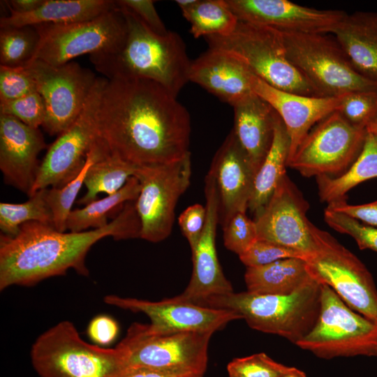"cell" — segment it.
I'll use <instances>...</instances> for the list:
<instances>
[{
	"label": "cell",
	"instance_id": "1",
	"mask_svg": "<svg viewBox=\"0 0 377 377\" xmlns=\"http://www.w3.org/2000/svg\"><path fill=\"white\" fill-rule=\"evenodd\" d=\"M96 131L108 154L136 167L169 164L190 153L188 110L149 80L107 79Z\"/></svg>",
	"mask_w": 377,
	"mask_h": 377
},
{
	"label": "cell",
	"instance_id": "2",
	"mask_svg": "<svg viewBox=\"0 0 377 377\" xmlns=\"http://www.w3.org/2000/svg\"><path fill=\"white\" fill-rule=\"evenodd\" d=\"M135 201L126 202L118 215L101 228L80 232H59L37 221L23 224L14 236L0 235V290L30 286L69 269L88 276L87 253L97 242L140 237L141 225Z\"/></svg>",
	"mask_w": 377,
	"mask_h": 377
},
{
	"label": "cell",
	"instance_id": "3",
	"mask_svg": "<svg viewBox=\"0 0 377 377\" xmlns=\"http://www.w3.org/2000/svg\"><path fill=\"white\" fill-rule=\"evenodd\" d=\"M118 7L126 22L125 39L116 49L89 55L94 68L108 80L154 81L177 97L189 82L191 61L184 40L175 31L152 32L133 13Z\"/></svg>",
	"mask_w": 377,
	"mask_h": 377
},
{
	"label": "cell",
	"instance_id": "4",
	"mask_svg": "<svg viewBox=\"0 0 377 377\" xmlns=\"http://www.w3.org/2000/svg\"><path fill=\"white\" fill-rule=\"evenodd\" d=\"M320 298L321 283L311 277L289 295L246 290L212 298L203 306L235 311L252 329L281 336L296 346L314 327Z\"/></svg>",
	"mask_w": 377,
	"mask_h": 377
},
{
	"label": "cell",
	"instance_id": "5",
	"mask_svg": "<svg viewBox=\"0 0 377 377\" xmlns=\"http://www.w3.org/2000/svg\"><path fill=\"white\" fill-rule=\"evenodd\" d=\"M205 38L209 49L233 56L269 85L288 92L321 97L288 60L281 31L270 27L239 21L230 34Z\"/></svg>",
	"mask_w": 377,
	"mask_h": 377
},
{
	"label": "cell",
	"instance_id": "6",
	"mask_svg": "<svg viewBox=\"0 0 377 377\" xmlns=\"http://www.w3.org/2000/svg\"><path fill=\"white\" fill-rule=\"evenodd\" d=\"M30 356L40 377H117L125 367L117 346L106 348L87 343L68 320L38 336Z\"/></svg>",
	"mask_w": 377,
	"mask_h": 377
},
{
	"label": "cell",
	"instance_id": "7",
	"mask_svg": "<svg viewBox=\"0 0 377 377\" xmlns=\"http://www.w3.org/2000/svg\"><path fill=\"white\" fill-rule=\"evenodd\" d=\"M281 33L288 60L321 97L377 90V82L357 72L335 38L326 34Z\"/></svg>",
	"mask_w": 377,
	"mask_h": 377
},
{
	"label": "cell",
	"instance_id": "8",
	"mask_svg": "<svg viewBox=\"0 0 377 377\" xmlns=\"http://www.w3.org/2000/svg\"><path fill=\"white\" fill-rule=\"evenodd\" d=\"M316 244L304 260L310 276L330 287L351 309L377 322V288L363 263L332 235L311 222Z\"/></svg>",
	"mask_w": 377,
	"mask_h": 377
},
{
	"label": "cell",
	"instance_id": "9",
	"mask_svg": "<svg viewBox=\"0 0 377 377\" xmlns=\"http://www.w3.org/2000/svg\"><path fill=\"white\" fill-rule=\"evenodd\" d=\"M296 346L326 360L377 357V322L351 309L330 287L321 284L318 319Z\"/></svg>",
	"mask_w": 377,
	"mask_h": 377
},
{
	"label": "cell",
	"instance_id": "10",
	"mask_svg": "<svg viewBox=\"0 0 377 377\" xmlns=\"http://www.w3.org/2000/svg\"><path fill=\"white\" fill-rule=\"evenodd\" d=\"M213 334L211 332L154 333L149 330L147 324L134 323L117 346L123 353L125 367L189 371L204 376Z\"/></svg>",
	"mask_w": 377,
	"mask_h": 377
},
{
	"label": "cell",
	"instance_id": "11",
	"mask_svg": "<svg viewBox=\"0 0 377 377\" xmlns=\"http://www.w3.org/2000/svg\"><path fill=\"white\" fill-rule=\"evenodd\" d=\"M34 27L40 40L29 62L38 60L53 66L66 64L83 54L116 49L124 42L127 31L126 19L118 6L89 20Z\"/></svg>",
	"mask_w": 377,
	"mask_h": 377
},
{
	"label": "cell",
	"instance_id": "12",
	"mask_svg": "<svg viewBox=\"0 0 377 377\" xmlns=\"http://www.w3.org/2000/svg\"><path fill=\"white\" fill-rule=\"evenodd\" d=\"M366 135V129L351 125L335 111L310 130L287 167L305 177L339 176L359 156Z\"/></svg>",
	"mask_w": 377,
	"mask_h": 377
},
{
	"label": "cell",
	"instance_id": "13",
	"mask_svg": "<svg viewBox=\"0 0 377 377\" xmlns=\"http://www.w3.org/2000/svg\"><path fill=\"white\" fill-rule=\"evenodd\" d=\"M134 176L141 186L135 201L141 225L140 238L161 242L170 235L177 201L189 186L191 154L169 164L136 167Z\"/></svg>",
	"mask_w": 377,
	"mask_h": 377
},
{
	"label": "cell",
	"instance_id": "14",
	"mask_svg": "<svg viewBox=\"0 0 377 377\" xmlns=\"http://www.w3.org/2000/svg\"><path fill=\"white\" fill-rule=\"evenodd\" d=\"M23 67L34 79L46 106L43 128L51 135H60L81 113L98 77L72 61L53 66L36 60Z\"/></svg>",
	"mask_w": 377,
	"mask_h": 377
},
{
	"label": "cell",
	"instance_id": "15",
	"mask_svg": "<svg viewBox=\"0 0 377 377\" xmlns=\"http://www.w3.org/2000/svg\"><path fill=\"white\" fill-rule=\"evenodd\" d=\"M106 82V78L98 77L78 117L50 145L40 163L31 195L49 187L61 188L81 171L96 140V117Z\"/></svg>",
	"mask_w": 377,
	"mask_h": 377
},
{
	"label": "cell",
	"instance_id": "16",
	"mask_svg": "<svg viewBox=\"0 0 377 377\" xmlns=\"http://www.w3.org/2000/svg\"><path fill=\"white\" fill-rule=\"evenodd\" d=\"M309 208L296 185L285 174L261 213L254 218L257 239L291 248L308 256L316 244L306 216Z\"/></svg>",
	"mask_w": 377,
	"mask_h": 377
},
{
	"label": "cell",
	"instance_id": "17",
	"mask_svg": "<svg viewBox=\"0 0 377 377\" xmlns=\"http://www.w3.org/2000/svg\"><path fill=\"white\" fill-rule=\"evenodd\" d=\"M206 219L199 242L192 252L193 272L184 291L176 298L203 306L212 298L234 293L226 278L216 253V235L219 223V196L214 173L205 178Z\"/></svg>",
	"mask_w": 377,
	"mask_h": 377
},
{
	"label": "cell",
	"instance_id": "18",
	"mask_svg": "<svg viewBox=\"0 0 377 377\" xmlns=\"http://www.w3.org/2000/svg\"><path fill=\"white\" fill-rule=\"evenodd\" d=\"M104 302L123 309L145 313L151 320L150 324H147L148 328L154 333H214L230 321L242 319L235 311L202 306L175 297L153 302L108 295L104 297Z\"/></svg>",
	"mask_w": 377,
	"mask_h": 377
},
{
	"label": "cell",
	"instance_id": "19",
	"mask_svg": "<svg viewBox=\"0 0 377 377\" xmlns=\"http://www.w3.org/2000/svg\"><path fill=\"white\" fill-rule=\"evenodd\" d=\"M239 21L270 27L281 32L332 33L346 14L318 10L287 0H226Z\"/></svg>",
	"mask_w": 377,
	"mask_h": 377
},
{
	"label": "cell",
	"instance_id": "20",
	"mask_svg": "<svg viewBox=\"0 0 377 377\" xmlns=\"http://www.w3.org/2000/svg\"><path fill=\"white\" fill-rule=\"evenodd\" d=\"M46 144L39 128L0 114V169L6 184L30 196Z\"/></svg>",
	"mask_w": 377,
	"mask_h": 377
},
{
	"label": "cell",
	"instance_id": "21",
	"mask_svg": "<svg viewBox=\"0 0 377 377\" xmlns=\"http://www.w3.org/2000/svg\"><path fill=\"white\" fill-rule=\"evenodd\" d=\"M209 170L219 196V224L223 228L238 212H246L256 174L232 130L216 152Z\"/></svg>",
	"mask_w": 377,
	"mask_h": 377
},
{
	"label": "cell",
	"instance_id": "22",
	"mask_svg": "<svg viewBox=\"0 0 377 377\" xmlns=\"http://www.w3.org/2000/svg\"><path fill=\"white\" fill-rule=\"evenodd\" d=\"M251 86L253 92L273 108L285 125L290 140L288 161L310 130L337 111L341 101V96H309L283 91L254 75Z\"/></svg>",
	"mask_w": 377,
	"mask_h": 377
},
{
	"label": "cell",
	"instance_id": "23",
	"mask_svg": "<svg viewBox=\"0 0 377 377\" xmlns=\"http://www.w3.org/2000/svg\"><path fill=\"white\" fill-rule=\"evenodd\" d=\"M253 74L239 60L224 52L209 49L191 61L188 78L233 106L253 94Z\"/></svg>",
	"mask_w": 377,
	"mask_h": 377
},
{
	"label": "cell",
	"instance_id": "24",
	"mask_svg": "<svg viewBox=\"0 0 377 377\" xmlns=\"http://www.w3.org/2000/svg\"><path fill=\"white\" fill-rule=\"evenodd\" d=\"M232 107V131L257 172L272 144L277 113L255 93Z\"/></svg>",
	"mask_w": 377,
	"mask_h": 377
},
{
	"label": "cell",
	"instance_id": "25",
	"mask_svg": "<svg viewBox=\"0 0 377 377\" xmlns=\"http://www.w3.org/2000/svg\"><path fill=\"white\" fill-rule=\"evenodd\" d=\"M332 34L357 72L377 82V12L346 13Z\"/></svg>",
	"mask_w": 377,
	"mask_h": 377
},
{
	"label": "cell",
	"instance_id": "26",
	"mask_svg": "<svg viewBox=\"0 0 377 377\" xmlns=\"http://www.w3.org/2000/svg\"><path fill=\"white\" fill-rule=\"evenodd\" d=\"M112 0H44L37 9L24 14L10 13L0 20V28L65 24L97 17L116 8Z\"/></svg>",
	"mask_w": 377,
	"mask_h": 377
},
{
	"label": "cell",
	"instance_id": "27",
	"mask_svg": "<svg viewBox=\"0 0 377 377\" xmlns=\"http://www.w3.org/2000/svg\"><path fill=\"white\" fill-rule=\"evenodd\" d=\"M311 278L306 261L300 258L282 259L246 267L244 274L247 291L263 295H289Z\"/></svg>",
	"mask_w": 377,
	"mask_h": 377
},
{
	"label": "cell",
	"instance_id": "28",
	"mask_svg": "<svg viewBox=\"0 0 377 377\" xmlns=\"http://www.w3.org/2000/svg\"><path fill=\"white\" fill-rule=\"evenodd\" d=\"M290 140L285 125L277 114L271 147L257 171L248 209L254 218L259 215L272 197L279 182L286 174Z\"/></svg>",
	"mask_w": 377,
	"mask_h": 377
},
{
	"label": "cell",
	"instance_id": "29",
	"mask_svg": "<svg viewBox=\"0 0 377 377\" xmlns=\"http://www.w3.org/2000/svg\"><path fill=\"white\" fill-rule=\"evenodd\" d=\"M377 177V137L367 131L361 152L343 174L337 177H316L321 202L327 204L346 199L347 193L355 186Z\"/></svg>",
	"mask_w": 377,
	"mask_h": 377
},
{
	"label": "cell",
	"instance_id": "30",
	"mask_svg": "<svg viewBox=\"0 0 377 377\" xmlns=\"http://www.w3.org/2000/svg\"><path fill=\"white\" fill-rule=\"evenodd\" d=\"M140 190L139 180L135 176L131 177L116 193L96 199L82 208L73 209L67 220V230L80 232L106 226L109 223L108 216L114 210L121 209L126 202L135 200Z\"/></svg>",
	"mask_w": 377,
	"mask_h": 377
},
{
	"label": "cell",
	"instance_id": "31",
	"mask_svg": "<svg viewBox=\"0 0 377 377\" xmlns=\"http://www.w3.org/2000/svg\"><path fill=\"white\" fill-rule=\"evenodd\" d=\"M181 10L195 38L228 36L239 22L226 0H195Z\"/></svg>",
	"mask_w": 377,
	"mask_h": 377
},
{
	"label": "cell",
	"instance_id": "32",
	"mask_svg": "<svg viewBox=\"0 0 377 377\" xmlns=\"http://www.w3.org/2000/svg\"><path fill=\"white\" fill-rule=\"evenodd\" d=\"M135 169L136 166L106 154L88 170L84 184L87 191L77 202L86 205L96 200L99 193H116L134 176Z\"/></svg>",
	"mask_w": 377,
	"mask_h": 377
},
{
	"label": "cell",
	"instance_id": "33",
	"mask_svg": "<svg viewBox=\"0 0 377 377\" xmlns=\"http://www.w3.org/2000/svg\"><path fill=\"white\" fill-rule=\"evenodd\" d=\"M107 154L104 147L96 139L91 147L85 164L78 175L61 188H46L45 198L52 215L53 228L59 232L67 230L68 216L73 210L82 186L84 184L86 175L90 166Z\"/></svg>",
	"mask_w": 377,
	"mask_h": 377
},
{
	"label": "cell",
	"instance_id": "34",
	"mask_svg": "<svg viewBox=\"0 0 377 377\" xmlns=\"http://www.w3.org/2000/svg\"><path fill=\"white\" fill-rule=\"evenodd\" d=\"M46 188L40 189L22 203H0V229L2 234L14 236L20 227L30 221L52 226V215L45 198Z\"/></svg>",
	"mask_w": 377,
	"mask_h": 377
},
{
	"label": "cell",
	"instance_id": "35",
	"mask_svg": "<svg viewBox=\"0 0 377 377\" xmlns=\"http://www.w3.org/2000/svg\"><path fill=\"white\" fill-rule=\"evenodd\" d=\"M40 40L36 27L0 29V65L23 67L34 57Z\"/></svg>",
	"mask_w": 377,
	"mask_h": 377
},
{
	"label": "cell",
	"instance_id": "36",
	"mask_svg": "<svg viewBox=\"0 0 377 377\" xmlns=\"http://www.w3.org/2000/svg\"><path fill=\"white\" fill-rule=\"evenodd\" d=\"M337 112L351 125L367 130L377 119V90L355 91L341 96Z\"/></svg>",
	"mask_w": 377,
	"mask_h": 377
},
{
	"label": "cell",
	"instance_id": "37",
	"mask_svg": "<svg viewBox=\"0 0 377 377\" xmlns=\"http://www.w3.org/2000/svg\"><path fill=\"white\" fill-rule=\"evenodd\" d=\"M325 223L332 229L352 237L361 250L377 252V227L366 225L341 212L327 208L323 214Z\"/></svg>",
	"mask_w": 377,
	"mask_h": 377
},
{
	"label": "cell",
	"instance_id": "38",
	"mask_svg": "<svg viewBox=\"0 0 377 377\" xmlns=\"http://www.w3.org/2000/svg\"><path fill=\"white\" fill-rule=\"evenodd\" d=\"M0 114L10 115L30 127L38 128L44 124L47 112L41 95L34 91L16 100L0 102Z\"/></svg>",
	"mask_w": 377,
	"mask_h": 377
},
{
	"label": "cell",
	"instance_id": "39",
	"mask_svg": "<svg viewBox=\"0 0 377 377\" xmlns=\"http://www.w3.org/2000/svg\"><path fill=\"white\" fill-rule=\"evenodd\" d=\"M290 367L260 353L233 359L227 365V371L238 377H281Z\"/></svg>",
	"mask_w": 377,
	"mask_h": 377
},
{
	"label": "cell",
	"instance_id": "40",
	"mask_svg": "<svg viewBox=\"0 0 377 377\" xmlns=\"http://www.w3.org/2000/svg\"><path fill=\"white\" fill-rule=\"evenodd\" d=\"M223 230L225 246L238 256L257 240L256 223L246 216V212L234 215Z\"/></svg>",
	"mask_w": 377,
	"mask_h": 377
},
{
	"label": "cell",
	"instance_id": "41",
	"mask_svg": "<svg viewBox=\"0 0 377 377\" xmlns=\"http://www.w3.org/2000/svg\"><path fill=\"white\" fill-rule=\"evenodd\" d=\"M309 256L300 251L274 243L257 239L244 253L239 256L247 267L261 266L286 258L305 260Z\"/></svg>",
	"mask_w": 377,
	"mask_h": 377
},
{
	"label": "cell",
	"instance_id": "42",
	"mask_svg": "<svg viewBox=\"0 0 377 377\" xmlns=\"http://www.w3.org/2000/svg\"><path fill=\"white\" fill-rule=\"evenodd\" d=\"M37 91L36 84L24 67L0 65V102L20 98Z\"/></svg>",
	"mask_w": 377,
	"mask_h": 377
},
{
	"label": "cell",
	"instance_id": "43",
	"mask_svg": "<svg viewBox=\"0 0 377 377\" xmlns=\"http://www.w3.org/2000/svg\"><path fill=\"white\" fill-rule=\"evenodd\" d=\"M152 0H117V4L133 13L146 27L158 35H165L167 30L159 17Z\"/></svg>",
	"mask_w": 377,
	"mask_h": 377
},
{
	"label": "cell",
	"instance_id": "44",
	"mask_svg": "<svg viewBox=\"0 0 377 377\" xmlns=\"http://www.w3.org/2000/svg\"><path fill=\"white\" fill-rule=\"evenodd\" d=\"M206 219V208L200 204L187 207L179 216L182 234L187 239L191 251L195 249L202 235Z\"/></svg>",
	"mask_w": 377,
	"mask_h": 377
},
{
	"label": "cell",
	"instance_id": "45",
	"mask_svg": "<svg viewBox=\"0 0 377 377\" xmlns=\"http://www.w3.org/2000/svg\"><path fill=\"white\" fill-rule=\"evenodd\" d=\"M328 209L347 214L359 221L377 227V200L362 205H350L346 199L327 204Z\"/></svg>",
	"mask_w": 377,
	"mask_h": 377
},
{
	"label": "cell",
	"instance_id": "46",
	"mask_svg": "<svg viewBox=\"0 0 377 377\" xmlns=\"http://www.w3.org/2000/svg\"><path fill=\"white\" fill-rule=\"evenodd\" d=\"M119 332L117 323L111 317L101 315L94 318L87 327L89 337L100 346L111 344Z\"/></svg>",
	"mask_w": 377,
	"mask_h": 377
},
{
	"label": "cell",
	"instance_id": "47",
	"mask_svg": "<svg viewBox=\"0 0 377 377\" xmlns=\"http://www.w3.org/2000/svg\"><path fill=\"white\" fill-rule=\"evenodd\" d=\"M117 377H203L189 371H170L145 367H125Z\"/></svg>",
	"mask_w": 377,
	"mask_h": 377
},
{
	"label": "cell",
	"instance_id": "48",
	"mask_svg": "<svg viewBox=\"0 0 377 377\" xmlns=\"http://www.w3.org/2000/svg\"><path fill=\"white\" fill-rule=\"evenodd\" d=\"M44 0H10L5 1L10 13L24 14L31 12L43 3Z\"/></svg>",
	"mask_w": 377,
	"mask_h": 377
},
{
	"label": "cell",
	"instance_id": "49",
	"mask_svg": "<svg viewBox=\"0 0 377 377\" xmlns=\"http://www.w3.org/2000/svg\"><path fill=\"white\" fill-rule=\"evenodd\" d=\"M281 377H307L306 374L295 367H290L288 371Z\"/></svg>",
	"mask_w": 377,
	"mask_h": 377
},
{
	"label": "cell",
	"instance_id": "50",
	"mask_svg": "<svg viewBox=\"0 0 377 377\" xmlns=\"http://www.w3.org/2000/svg\"><path fill=\"white\" fill-rule=\"evenodd\" d=\"M367 131L377 137V119L367 128Z\"/></svg>",
	"mask_w": 377,
	"mask_h": 377
},
{
	"label": "cell",
	"instance_id": "51",
	"mask_svg": "<svg viewBox=\"0 0 377 377\" xmlns=\"http://www.w3.org/2000/svg\"><path fill=\"white\" fill-rule=\"evenodd\" d=\"M228 376L229 377H238V376H235L234 374H228Z\"/></svg>",
	"mask_w": 377,
	"mask_h": 377
}]
</instances>
